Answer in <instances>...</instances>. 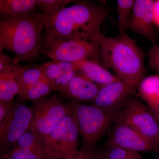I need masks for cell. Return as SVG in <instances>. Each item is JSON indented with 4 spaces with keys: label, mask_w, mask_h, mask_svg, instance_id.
Returning a JSON list of instances; mask_svg holds the SVG:
<instances>
[{
    "label": "cell",
    "mask_w": 159,
    "mask_h": 159,
    "mask_svg": "<svg viewBox=\"0 0 159 159\" xmlns=\"http://www.w3.org/2000/svg\"><path fill=\"white\" fill-rule=\"evenodd\" d=\"M105 5L89 1H76L48 14L40 13L46 32L61 39H93L104 36L101 25L110 14Z\"/></svg>",
    "instance_id": "1"
},
{
    "label": "cell",
    "mask_w": 159,
    "mask_h": 159,
    "mask_svg": "<svg viewBox=\"0 0 159 159\" xmlns=\"http://www.w3.org/2000/svg\"><path fill=\"white\" fill-rule=\"evenodd\" d=\"M99 54L104 67L113 70L120 80L138 88L143 78L145 56L128 34L118 38L104 36Z\"/></svg>",
    "instance_id": "2"
},
{
    "label": "cell",
    "mask_w": 159,
    "mask_h": 159,
    "mask_svg": "<svg viewBox=\"0 0 159 159\" xmlns=\"http://www.w3.org/2000/svg\"><path fill=\"white\" fill-rule=\"evenodd\" d=\"M45 28L39 13L19 20H0V54L6 49L14 54V64L33 62L41 49Z\"/></svg>",
    "instance_id": "3"
},
{
    "label": "cell",
    "mask_w": 159,
    "mask_h": 159,
    "mask_svg": "<svg viewBox=\"0 0 159 159\" xmlns=\"http://www.w3.org/2000/svg\"><path fill=\"white\" fill-rule=\"evenodd\" d=\"M70 103L82 140L80 150H92L113 122H116L119 113L93 104L85 105L74 101Z\"/></svg>",
    "instance_id": "4"
},
{
    "label": "cell",
    "mask_w": 159,
    "mask_h": 159,
    "mask_svg": "<svg viewBox=\"0 0 159 159\" xmlns=\"http://www.w3.org/2000/svg\"><path fill=\"white\" fill-rule=\"evenodd\" d=\"M104 35L93 39L64 40L45 32L41 51L53 61L75 63L96 57L99 54Z\"/></svg>",
    "instance_id": "5"
},
{
    "label": "cell",
    "mask_w": 159,
    "mask_h": 159,
    "mask_svg": "<svg viewBox=\"0 0 159 159\" xmlns=\"http://www.w3.org/2000/svg\"><path fill=\"white\" fill-rule=\"evenodd\" d=\"M116 122L128 125L157 147L159 145V123L149 107L139 99H131L119 114Z\"/></svg>",
    "instance_id": "6"
},
{
    "label": "cell",
    "mask_w": 159,
    "mask_h": 159,
    "mask_svg": "<svg viewBox=\"0 0 159 159\" xmlns=\"http://www.w3.org/2000/svg\"><path fill=\"white\" fill-rule=\"evenodd\" d=\"M33 111L19 96L14 100L9 114L0 124V147L1 151L11 149L17 140L30 129Z\"/></svg>",
    "instance_id": "7"
},
{
    "label": "cell",
    "mask_w": 159,
    "mask_h": 159,
    "mask_svg": "<svg viewBox=\"0 0 159 159\" xmlns=\"http://www.w3.org/2000/svg\"><path fill=\"white\" fill-rule=\"evenodd\" d=\"M31 108L33 118L30 129L43 141L57 122L72 111L70 102L66 103L56 96L35 102Z\"/></svg>",
    "instance_id": "8"
},
{
    "label": "cell",
    "mask_w": 159,
    "mask_h": 159,
    "mask_svg": "<svg viewBox=\"0 0 159 159\" xmlns=\"http://www.w3.org/2000/svg\"><path fill=\"white\" fill-rule=\"evenodd\" d=\"M136 89L120 79L100 86L93 104L107 110L120 113L134 94Z\"/></svg>",
    "instance_id": "9"
},
{
    "label": "cell",
    "mask_w": 159,
    "mask_h": 159,
    "mask_svg": "<svg viewBox=\"0 0 159 159\" xmlns=\"http://www.w3.org/2000/svg\"><path fill=\"white\" fill-rule=\"evenodd\" d=\"M108 147H116L137 152H155L156 145L131 127L116 122L107 141Z\"/></svg>",
    "instance_id": "10"
},
{
    "label": "cell",
    "mask_w": 159,
    "mask_h": 159,
    "mask_svg": "<svg viewBox=\"0 0 159 159\" xmlns=\"http://www.w3.org/2000/svg\"><path fill=\"white\" fill-rule=\"evenodd\" d=\"M153 0H136L132 11L129 29L136 34L145 36L156 44L154 31Z\"/></svg>",
    "instance_id": "11"
},
{
    "label": "cell",
    "mask_w": 159,
    "mask_h": 159,
    "mask_svg": "<svg viewBox=\"0 0 159 159\" xmlns=\"http://www.w3.org/2000/svg\"><path fill=\"white\" fill-rule=\"evenodd\" d=\"M100 87V86L78 73L59 93L62 97L74 102L93 103Z\"/></svg>",
    "instance_id": "12"
},
{
    "label": "cell",
    "mask_w": 159,
    "mask_h": 159,
    "mask_svg": "<svg viewBox=\"0 0 159 159\" xmlns=\"http://www.w3.org/2000/svg\"><path fill=\"white\" fill-rule=\"evenodd\" d=\"M40 66L46 79L53 86L54 91L62 90L78 74L74 63L52 61Z\"/></svg>",
    "instance_id": "13"
},
{
    "label": "cell",
    "mask_w": 159,
    "mask_h": 159,
    "mask_svg": "<svg viewBox=\"0 0 159 159\" xmlns=\"http://www.w3.org/2000/svg\"><path fill=\"white\" fill-rule=\"evenodd\" d=\"M29 66L14 64L12 66L0 73V101H13L19 93L21 77Z\"/></svg>",
    "instance_id": "14"
},
{
    "label": "cell",
    "mask_w": 159,
    "mask_h": 159,
    "mask_svg": "<svg viewBox=\"0 0 159 159\" xmlns=\"http://www.w3.org/2000/svg\"><path fill=\"white\" fill-rule=\"evenodd\" d=\"M74 63L78 73L100 86L107 85L119 79L95 60L86 59Z\"/></svg>",
    "instance_id": "15"
},
{
    "label": "cell",
    "mask_w": 159,
    "mask_h": 159,
    "mask_svg": "<svg viewBox=\"0 0 159 159\" xmlns=\"http://www.w3.org/2000/svg\"><path fill=\"white\" fill-rule=\"evenodd\" d=\"M37 0H0V14L3 19L19 20L37 14Z\"/></svg>",
    "instance_id": "16"
},
{
    "label": "cell",
    "mask_w": 159,
    "mask_h": 159,
    "mask_svg": "<svg viewBox=\"0 0 159 159\" xmlns=\"http://www.w3.org/2000/svg\"><path fill=\"white\" fill-rule=\"evenodd\" d=\"M139 96L153 110L159 111V75L143 78L138 86Z\"/></svg>",
    "instance_id": "17"
},
{
    "label": "cell",
    "mask_w": 159,
    "mask_h": 159,
    "mask_svg": "<svg viewBox=\"0 0 159 159\" xmlns=\"http://www.w3.org/2000/svg\"><path fill=\"white\" fill-rule=\"evenodd\" d=\"M79 129L76 119L69 131L57 144L49 159H61L78 151L79 144Z\"/></svg>",
    "instance_id": "18"
},
{
    "label": "cell",
    "mask_w": 159,
    "mask_h": 159,
    "mask_svg": "<svg viewBox=\"0 0 159 159\" xmlns=\"http://www.w3.org/2000/svg\"><path fill=\"white\" fill-rule=\"evenodd\" d=\"M75 120V116L72 110L70 113L68 114L57 122L49 135L44 140L49 159L57 144L65 136Z\"/></svg>",
    "instance_id": "19"
},
{
    "label": "cell",
    "mask_w": 159,
    "mask_h": 159,
    "mask_svg": "<svg viewBox=\"0 0 159 159\" xmlns=\"http://www.w3.org/2000/svg\"><path fill=\"white\" fill-rule=\"evenodd\" d=\"M25 148L49 159L43 141L29 129L22 136L13 146Z\"/></svg>",
    "instance_id": "20"
},
{
    "label": "cell",
    "mask_w": 159,
    "mask_h": 159,
    "mask_svg": "<svg viewBox=\"0 0 159 159\" xmlns=\"http://www.w3.org/2000/svg\"><path fill=\"white\" fill-rule=\"evenodd\" d=\"M135 0H118L117 11L118 13V27L119 36L127 34L129 29L131 15Z\"/></svg>",
    "instance_id": "21"
},
{
    "label": "cell",
    "mask_w": 159,
    "mask_h": 159,
    "mask_svg": "<svg viewBox=\"0 0 159 159\" xmlns=\"http://www.w3.org/2000/svg\"><path fill=\"white\" fill-rule=\"evenodd\" d=\"M54 90L52 84L48 80H44L31 87L24 93L18 96L25 101L34 103L46 98Z\"/></svg>",
    "instance_id": "22"
},
{
    "label": "cell",
    "mask_w": 159,
    "mask_h": 159,
    "mask_svg": "<svg viewBox=\"0 0 159 159\" xmlns=\"http://www.w3.org/2000/svg\"><path fill=\"white\" fill-rule=\"evenodd\" d=\"M47 80L41 66L36 67H29L23 72L21 77L19 93L21 95L37 83Z\"/></svg>",
    "instance_id": "23"
},
{
    "label": "cell",
    "mask_w": 159,
    "mask_h": 159,
    "mask_svg": "<svg viewBox=\"0 0 159 159\" xmlns=\"http://www.w3.org/2000/svg\"><path fill=\"white\" fill-rule=\"evenodd\" d=\"M106 159H144L140 152L116 147H108Z\"/></svg>",
    "instance_id": "24"
},
{
    "label": "cell",
    "mask_w": 159,
    "mask_h": 159,
    "mask_svg": "<svg viewBox=\"0 0 159 159\" xmlns=\"http://www.w3.org/2000/svg\"><path fill=\"white\" fill-rule=\"evenodd\" d=\"M76 1L71 0H37L38 8L42 10L43 14H48L57 11L66 5Z\"/></svg>",
    "instance_id": "25"
},
{
    "label": "cell",
    "mask_w": 159,
    "mask_h": 159,
    "mask_svg": "<svg viewBox=\"0 0 159 159\" xmlns=\"http://www.w3.org/2000/svg\"><path fill=\"white\" fill-rule=\"evenodd\" d=\"M7 154L18 159H48L29 149L16 146H14L9 149Z\"/></svg>",
    "instance_id": "26"
},
{
    "label": "cell",
    "mask_w": 159,
    "mask_h": 159,
    "mask_svg": "<svg viewBox=\"0 0 159 159\" xmlns=\"http://www.w3.org/2000/svg\"><path fill=\"white\" fill-rule=\"evenodd\" d=\"M148 66L159 75V44L154 45L148 51Z\"/></svg>",
    "instance_id": "27"
},
{
    "label": "cell",
    "mask_w": 159,
    "mask_h": 159,
    "mask_svg": "<svg viewBox=\"0 0 159 159\" xmlns=\"http://www.w3.org/2000/svg\"><path fill=\"white\" fill-rule=\"evenodd\" d=\"M14 64L13 57L5 53L0 54V73L9 68Z\"/></svg>",
    "instance_id": "28"
},
{
    "label": "cell",
    "mask_w": 159,
    "mask_h": 159,
    "mask_svg": "<svg viewBox=\"0 0 159 159\" xmlns=\"http://www.w3.org/2000/svg\"><path fill=\"white\" fill-rule=\"evenodd\" d=\"M13 102L14 100L11 101H0V124L3 122L9 114Z\"/></svg>",
    "instance_id": "29"
},
{
    "label": "cell",
    "mask_w": 159,
    "mask_h": 159,
    "mask_svg": "<svg viewBox=\"0 0 159 159\" xmlns=\"http://www.w3.org/2000/svg\"><path fill=\"white\" fill-rule=\"evenodd\" d=\"M153 14L155 25L159 28V0L154 1Z\"/></svg>",
    "instance_id": "30"
},
{
    "label": "cell",
    "mask_w": 159,
    "mask_h": 159,
    "mask_svg": "<svg viewBox=\"0 0 159 159\" xmlns=\"http://www.w3.org/2000/svg\"><path fill=\"white\" fill-rule=\"evenodd\" d=\"M94 149H92L89 151H83L80 150L79 155L77 159H93Z\"/></svg>",
    "instance_id": "31"
},
{
    "label": "cell",
    "mask_w": 159,
    "mask_h": 159,
    "mask_svg": "<svg viewBox=\"0 0 159 159\" xmlns=\"http://www.w3.org/2000/svg\"><path fill=\"white\" fill-rule=\"evenodd\" d=\"M80 152V151L78 150L73 153L70 154L65 158V159H77Z\"/></svg>",
    "instance_id": "32"
},
{
    "label": "cell",
    "mask_w": 159,
    "mask_h": 159,
    "mask_svg": "<svg viewBox=\"0 0 159 159\" xmlns=\"http://www.w3.org/2000/svg\"><path fill=\"white\" fill-rule=\"evenodd\" d=\"M149 109H150V111H151L152 114H153L154 116L155 117L156 119L159 124V111L153 110L151 109L150 108Z\"/></svg>",
    "instance_id": "33"
},
{
    "label": "cell",
    "mask_w": 159,
    "mask_h": 159,
    "mask_svg": "<svg viewBox=\"0 0 159 159\" xmlns=\"http://www.w3.org/2000/svg\"><path fill=\"white\" fill-rule=\"evenodd\" d=\"M3 159H18L14 157L9 155L8 154H6L3 157Z\"/></svg>",
    "instance_id": "34"
},
{
    "label": "cell",
    "mask_w": 159,
    "mask_h": 159,
    "mask_svg": "<svg viewBox=\"0 0 159 159\" xmlns=\"http://www.w3.org/2000/svg\"><path fill=\"white\" fill-rule=\"evenodd\" d=\"M155 152L156 153L157 159H159V145L157 147Z\"/></svg>",
    "instance_id": "35"
}]
</instances>
